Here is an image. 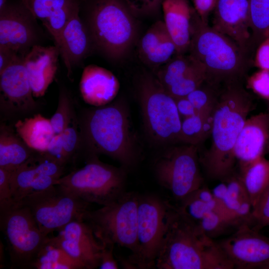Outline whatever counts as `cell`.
Here are the masks:
<instances>
[{"instance_id": "8", "label": "cell", "mask_w": 269, "mask_h": 269, "mask_svg": "<svg viewBox=\"0 0 269 269\" xmlns=\"http://www.w3.org/2000/svg\"><path fill=\"white\" fill-rule=\"evenodd\" d=\"M138 195L126 191L112 203L85 214L84 220L103 244L128 249L131 255L136 253Z\"/></svg>"}, {"instance_id": "50", "label": "cell", "mask_w": 269, "mask_h": 269, "mask_svg": "<svg viewBox=\"0 0 269 269\" xmlns=\"http://www.w3.org/2000/svg\"><path fill=\"white\" fill-rule=\"evenodd\" d=\"M268 144H269V143H268Z\"/></svg>"}, {"instance_id": "19", "label": "cell", "mask_w": 269, "mask_h": 269, "mask_svg": "<svg viewBox=\"0 0 269 269\" xmlns=\"http://www.w3.org/2000/svg\"><path fill=\"white\" fill-rule=\"evenodd\" d=\"M59 51L57 46L36 45L24 57L33 96L44 95L57 70Z\"/></svg>"}, {"instance_id": "16", "label": "cell", "mask_w": 269, "mask_h": 269, "mask_svg": "<svg viewBox=\"0 0 269 269\" xmlns=\"http://www.w3.org/2000/svg\"><path fill=\"white\" fill-rule=\"evenodd\" d=\"M0 105L3 112L25 113L36 107L24 57H19L0 73Z\"/></svg>"}, {"instance_id": "27", "label": "cell", "mask_w": 269, "mask_h": 269, "mask_svg": "<svg viewBox=\"0 0 269 269\" xmlns=\"http://www.w3.org/2000/svg\"><path fill=\"white\" fill-rule=\"evenodd\" d=\"M239 174L248 194L252 209L269 185V160L264 156L240 164Z\"/></svg>"}, {"instance_id": "48", "label": "cell", "mask_w": 269, "mask_h": 269, "mask_svg": "<svg viewBox=\"0 0 269 269\" xmlns=\"http://www.w3.org/2000/svg\"><path fill=\"white\" fill-rule=\"evenodd\" d=\"M227 189V184L224 180H222L211 190L215 199L220 205L223 210L222 203L226 194Z\"/></svg>"}, {"instance_id": "36", "label": "cell", "mask_w": 269, "mask_h": 269, "mask_svg": "<svg viewBox=\"0 0 269 269\" xmlns=\"http://www.w3.org/2000/svg\"><path fill=\"white\" fill-rule=\"evenodd\" d=\"M196 223L211 238L222 234L228 227L234 226L233 222L227 216L214 210L208 212Z\"/></svg>"}, {"instance_id": "13", "label": "cell", "mask_w": 269, "mask_h": 269, "mask_svg": "<svg viewBox=\"0 0 269 269\" xmlns=\"http://www.w3.org/2000/svg\"><path fill=\"white\" fill-rule=\"evenodd\" d=\"M45 38L37 19L20 0H7L0 8V46L24 57Z\"/></svg>"}, {"instance_id": "34", "label": "cell", "mask_w": 269, "mask_h": 269, "mask_svg": "<svg viewBox=\"0 0 269 269\" xmlns=\"http://www.w3.org/2000/svg\"><path fill=\"white\" fill-rule=\"evenodd\" d=\"M221 88L205 81L200 86L190 93L186 97L197 112L211 111L217 102Z\"/></svg>"}, {"instance_id": "17", "label": "cell", "mask_w": 269, "mask_h": 269, "mask_svg": "<svg viewBox=\"0 0 269 269\" xmlns=\"http://www.w3.org/2000/svg\"><path fill=\"white\" fill-rule=\"evenodd\" d=\"M213 11L212 27L231 39L249 56V0H217Z\"/></svg>"}, {"instance_id": "23", "label": "cell", "mask_w": 269, "mask_h": 269, "mask_svg": "<svg viewBox=\"0 0 269 269\" xmlns=\"http://www.w3.org/2000/svg\"><path fill=\"white\" fill-rule=\"evenodd\" d=\"M175 54L176 45L163 21H156L140 39L139 58L147 66L157 69Z\"/></svg>"}, {"instance_id": "18", "label": "cell", "mask_w": 269, "mask_h": 269, "mask_svg": "<svg viewBox=\"0 0 269 269\" xmlns=\"http://www.w3.org/2000/svg\"><path fill=\"white\" fill-rule=\"evenodd\" d=\"M56 46L71 79L73 68L81 65L94 49L88 31L79 16V8L66 24Z\"/></svg>"}, {"instance_id": "30", "label": "cell", "mask_w": 269, "mask_h": 269, "mask_svg": "<svg viewBox=\"0 0 269 269\" xmlns=\"http://www.w3.org/2000/svg\"><path fill=\"white\" fill-rule=\"evenodd\" d=\"M251 51L269 36V0H249Z\"/></svg>"}, {"instance_id": "37", "label": "cell", "mask_w": 269, "mask_h": 269, "mask_svg": "<svg viewBox=\"0 0 269 269\" xmlns=\"http://www.w3.org/2000/svg\"><path fill=\"white\" fill-rule=\"evenodd\" d=\"M250 226L257 231L269 226V185L252 209Z\"/></svg>"}, {"instance_id": "12", "label": "cell", "mask_w": 269, "mask_h": 269, "mask_svg": "<svg viewBox=\"0 0 269 269\" xmlns=\"http://www.w3.org/2000/svg\"><path fill=\"white\" fill-rule=\"evenodd\" d=\"M200 164L197 146H175L157 159L155 176L158 183L180 202L203 186Z\"/></svg>"}, {"instance_id": "31", "label": "cell", "mask_w": 269, "mask_h": 269, "mask_svg": "<svg viewBox=\"0 0 269 269\" xmlns=\"http://www.w3.org/2000/svg\"><path fill=\"white\" fill-rule=\"evenodd\" d=\"M195 62V60L189 54H176L167 62L156 69L155 77L166 90L181 80Z\"/></svg>"}, {"instance_id": "10", "label": "cell", "mask_w": 269, "mask_h": 269, "mask_svg": "<svg viewBox=\"0 0 269 269\" xmlns=\"http://www.w3.org/2000/svg\"><path fill=\"white\" fill-rule=\"evenodd\" d=\"M15 204L28 208L46 236L73 221L84 220L90 204L57 185L29 194Z\"/></svg>"}, {"instance_id": "9", "label": "cell", "mask_w": 269, "mask_h": 269, "mask_svg": "<svg viewBox=\"0 0 269 269\" xmlns=\"http://www.w3.org/2000/svg\"><path fill=\"white\" fill-rule=\"evenodd\" d=\"M138 95L145 126L151 137L163 143L179 142L182 120L175 99L150 75L141 79Z\"/></svg>"}, {"instance_id": "21", "label": "cell", "mask_w": 269, "mask_h": 269, "mask_svg": "<svg viewBox=\"0 0 269 269\" xmlns=\"http://www.w3.org/2000/svg\"><path fill=\"white\" fill-rule=\"evenodd\" d=\"M269 142V112L247 118L234 147V155L239 165L263 156Z\"/></svg>"}, {"instance_id": "38", "label": "cell", "mask_w": 269, "mask_h": 269, "mask_svg": "<svg viewBox=\"0 0 269 269\" xmlns=\"http://www.w3.org/2000/svg\"><path fill=\"white\" fill-rule=\"evenodd\" d=\"M64 149L69 163L73 161L81 141L76 119L73 117L68 126L60 133Z\"/></svg>"}, {"instance_id": "14", "label": "cell", "mask_w": 269, "mask_h": 269, "mask_svg": "<svg viewBox=\"0 0 269 269\" xmlns=\"http://www.w3.org/2000/svg\"><path fill=\"white\" fill-rule=\"evenodd\" d=\"M234 268L269 269V237L247 224L219 243Z\"/></svg>"}, {"instance_id": "1", "label": "cell", "mask_w": 269, "mask_h": 269, "mask_svg": "<svg viewBox=\"0 0 269 269\" xmlns=\"http://www.w3.org/2000/svg\"><path fill=\"white\" fill-rule=\"evenodd\" d=\"M254 107L253 99L243 82L223 86L212 112L209 148L199 157L206 176L222 181L234 173V147L247 117Z\"/></svg>"}, {"instance_id": "6", "label": "cell", "mask_w": 269, "mask_h": 269, "mask_svg": "<svg viewBox=\"0 0 269 269\" xmlns=\"http://www.w3.org/2000/svg\"><path fill=\"white\" fill-rule=\"evenodd\" d=\"M177 212V207L157 195H138L137 250L127 259L120 260L123 268H155L163 239Z\"/></svg>"}, {"instance_id": "33", "label": "cell", "mask_w": 269, "mask_h": 269, "mask_svg": "<svg viewBox=\"0 0 269 269\" xmlns=\"http://www.w3.org/2000/svg\"><path fill=\"white\" fill-rule=\"evenodd\" d=\"M206 79L205 69L195 60L194 65L183 77L166 91L174 99L186 97L200 86Z\"/></svg>"}, {"instance_id": "40", "label": "cell", "mask_w": 269, "mask_h": 269, "mask_svg": "<svg viewBox=\"0 0 269 269\" xmlns=\"http://www.w3.org/2000/svg\"><path fill=\"white\" fill-rule=\"evenodd\" d=\"M10 174L11 171L0 168V212L14 204L10 186Z\"/></svg>"}, {"instance_id": "2", "label": "cell", "mask_w": 269, "mask_h": 269, "mask_svg": "<svg viewBox=\"0 0 269 269\" xmlns=\"http://www.w3.org/2000/svg\"><path fill=\"white\" fill-rule=\"evenodd\" d=\"M158 269H233L219 243L198 225L177 212L171 222L155 261Z\"/></svg>"}, {"instance_id": "26", "label": "cell", "mask_w": 269, "mask_h": 269, "mask_svg": "<svg viewBox=\"0 0 269 269\" xmlns=\"http://www.w3.org/2000/svg\"><path fill=\"white\" fill-rule=\"evenodd\" d=\"M37 151L5 127L0 132V168L12 171L31 158Z\"/></svg>"}, {"instance_id": "15", "label": "cell", "mask_w": 269, "mask_h": 269, "mask_svg": "<svg viewBox=\"0 0 269 269\" xmlns=\"http://www.w3.org/2000/svg\"><path fill=\"white\" fill-rule=\"evenodd\" d=\"M53 240L84 269L99 267L104 245L84 220H75L58 231Z\"/></svg>"}, {"instance_id": "42", "label": "cell", "mask_w": 269, "mask_h": 269, "mask_svg": "<svg viewBox=\"0 0 269 269\" xmlns=\"http://www.w3.org/2000/svg\"><path fill=\"white\" fill-rule=\"evenodd\" d=\"M43 152L62 164L66 165L69 163L64 149L61 134L54 135L46 151Z\"/></svg>"}, {"instance_id": "45", "label": "cell", "mask_w": 269, "mask_h": 269, "mask_svg": "<svg viewBox=\"0 0 269 269\" xmlns=\"http://www.w3.org/2000/svg\"><path fill=\"white\" fill-rule=\"evenodd\" d=\"M217 0H193L195 10L201 20L208 23V16L215 6Z\"/></svg>"}, {"instance_id": "7", "label": "cell", "mask_w": 269, "mask_h": 269, "mask_svg": "<svg viewBox=\"0 0 269 269\" xmlns=\"http://www.w3.org/2000/svg\"><path fill=\"white\" fill-rule=\"evenodd\" d=\"M127 171L90 155L86 164L57 180L55 185L90 204L109 205L126 191Z\"/></svg>"}, {"instance_id": "29", "label": "cell", "mask_w": 269, "mask_h": 269, "mask_svg": "<svg viewBox=\"0 0 269 269\" xmlns=\"http://www.w3.org/2000/svg\"><path fill=\"white\" fill-rule=\"evenodd\" d=\"M212 112H199L183 119L179 142L197 146L210 135L212 125Z\"/></svg>"}, {"instance_id": "25", "label": "cell", "mask_w": 269, "mask_h": 269, "mask_svg": "<svg viewBox=\"0 0 269 269\" xmlns=\"http://www.w3.org/2000/svg\"><path fill=\"white\" fill-rule=\"evenodd\" d=\"M17 134L34 150L45 152L55 134L50 120L38 114L19 120L15 124Z\"/></svg>"}, {"instance_id": "24", "label": "cell", "mask_w": 269, "mask_h": 269, "mask_svg": "<svg viewBox=\"0 0 269 269\" xmlns=\"http://www.w3.org/2000/svg\"><path fill=\"white\" fill-rule=\"evenodd\" d=\"M161 8L165 25L176 47V54L188 52L194 10L188 0H163Z\"/></svg>"}, {"instance_id": "5", "label": "cell", "mask_w": 269, "mask_h": 269, "mask_svg": "<svg viewBox=\"0 0 269 269\" xmlns=\"http://www.w3.org/2000/svg\"><path fill=\"white\" fill-rule=\"evenodd\" d=\"M189 54L205 69L206 81L221 88L243 82L249 57L231 39L202 21L194 11Z\"/></svg>"}, {"instance_id": "4", "label": "cell", "mask_w": 269, "mask_h": 269, "mask_svg": "<svg viewBox=\"0 0 269 269\" xmlns=\"http://www.w3.org/2000/svg\"><path fill=\"white\" fill-rule=\"evenodd\" d=\"M80 127L81 139L91 155H108L128 171L137 163L128 111L121 101L88 110Z\"/></svg>"}, {"instance_id": "41", "label": "cell", "mask_w": 269, "mask_h": 269, "mask_svg": "<svg viewBox=\"0 0 269 269\" xmlns=\"http://www.w3.org/2000/svg\"><path fill=\"white\" fill-rule=\"evenodd\" d=\"M135 15H150L157 13L163 0H125Z\"/></svg>"}, {"instance_id": "39", "label": "cell", "mask_w": 269, "mask_h": 269, "mask_svg": "<svg viewBox=\"0 0 269 269\" xmlns=\"http://www.w3.org/2000/svg\"><path fill=\"white\" fill-rule=\"evenodd\" d=\"M247 84L254 93L269 102V71L260 69L247 79Z\"/></svg>"}, {"instance_id": "11", "label": "cell", "mask_w": 269, "mask_h": 269, "mask_svg": "<svg viewBox=\"0 0 269 269\" xmlns=\"http://www.w3.org/2000/svg\"><path fill=\"white\" fill-rule=\"evenodd\" d=\"M0 228L5 237L12 266L31 269L49 237L41 232L28 208L14 204L11 208L0 211Z\"/></svg>"}, {"instance_id": "32", "label": "cell", "mask_w": 269, "mask_h": 269, "mask_svg": "<svg viewBox=\"0 0 269 269\" xmlns=\"http://www.w3.org/2000/svg\"><path fill=\"white\" fill-rule=\"evenodd\" d=\"M224 181L227 184V189L222 203V208L226 215L236 226L234 214L240 204L245 200H250V198L239 174L234 173Z\"/></svg>"}, {"instance_id": "47", "label": "cell", "mask_w": 269, "mask_h": 269, "mask_svg": "<svg viewBox=\"0 0 269 269\" xmlns=\"http://www.w3.org/2000/svg\"><path fill=\"white\" fill-rule=\"evenodd\" d=\"M19 56L8 48L0 46V73L13 63Z\"/></svg>"}, {"instance_id": "28", "label": "cell", "mask_w": 269, "mask_h": 269, "mask_svg": "<svg viewBox=\"0 0 269 269\" xmlns=\"http://www.w3.org/2000/svg\"><path fill=\"white\" fill-rule=\"evenodd\" d=\"M31 269H84L77 262L69 256L52 238L43 246Z\"/></svg>"}, {"instance_id": "49", "label": "cell", "mask_w": 269, "mask_h": 269, "mask_svg": "<svg viewBox=\"0 0 269 269\" xmlns=\"http://www.w3.org/2000/svg\"><path fill=\"white\" fill-rule=\"evenodd\" d=\"M7 0H0V8L1 7Z\"/></svg>"}, {"instance_id": "20", "label": "cell", "mask_w": 269, "mask_h": 269, "mask_svg": "<svg viewBox=\"0 0 269 269\" xmlns=\"http://www.w3.org/2000/svg\"><path fill=\"white\" fill-rule=\"evenodd\" d=\"M120 82L110 70L95 65L86 66L82 72L80 92L85 102L97 107L109 104L117 96Z\"/></svg>"}, {"instance_id": "43", "label": "cell", "mask_w": 269, "mask_h": 269, "mask_svg": "<svg viewBox=\"0 0 269 269\" xmlns=\"http://www.w3.org/2000/svg\"><path fill=\"white\" fill-rule=\"evenodd\" d=\"M255 65L260 69L269 71V36L258 46Z\"/></svg>"}, {"instance_id": "46", "label": "cell", "mask_w": 269, "mask_h": 269, "mask_svg": "<svg viewBox=\"0 0 269 269\" xmlns=\"http://www.w3.org/2000/svg\"><path fill=\"white\" fill-rule=\"evenodd\" d=\"M176 107L181 118L184 119L192 116L197 111L186 97L175 99Z\"/></svg>"}, {"instance_id": "22", "label": "cell", "mask_w": 269, "mask_h": 269, "mask_svg": "<svg viewBox=\"0 0 269 269\" xmlns=\"http://www.w3.org/2000/svg\"><path fill=\"white\" fill-rule=\"evenodd\" d=\"M50 34L57 45L79 0H20Z\"/></svg>"}, {"instance_id": "44", "label": "cell", "mask_w": 269, "mask_h": 269, "mask_svg": "<svg viewBox=\"0 0 269 269\" xmlns=\"http://www.w3.org/2000/svg\"><path fill=\"white\" fill-rule=\"evenodd\" d=\"M104 247L101 254L99 268L101 269H119L118 261L115 258L113 244H104Z\"/></svg>"}, {"instance_id": "3", "label": "cell", "mask_w": 269, "mask_h": 269, "mask_svg": "<svg viewBox=\"0 0 269 269\" xmlns=\"http://www.w3.org/2000/svg\"><path fill=\"white\" fill-rule=\"evenodd\" d=\"M79 15L94 49L114 61L126 55L136 26L135 15L125 0H79Z\"/></svg>"}, {"instance_id": "35", "label": "cell", "mask_w": 269, "mask_h": 269, "mask_svg": "<svg viewBox=\"0 0 269 269\" xmlns=\"http://www.w3.org/2000/svg\"><path fill=\"white\" fill-rule=\"evenodd\" d=\"M70 96L62 88L59 93L56 110L50 122L55 134L62 133L74 117Z\"/></svg>"}]
</instances>
